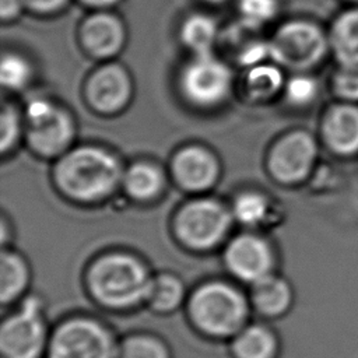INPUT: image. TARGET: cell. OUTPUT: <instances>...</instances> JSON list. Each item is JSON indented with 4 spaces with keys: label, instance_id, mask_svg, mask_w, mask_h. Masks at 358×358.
Segmentation results:
<instances>
[{
    "label": "cell",
    "instance_id": "cell-1",
    "mask_svg": "<svg viewBox=\"0 0 358 358\" xmlns=\"http://www.w3.org/2000/svg\"><path fill=\"white\" fill-rule=\"evenodd\" d=\"M123 169L109 151L81 145L59 157L53 179L57 189L77 201H96L108 197L122 183Z\"/></svg>",
    "mask_w": 358,
    "mask_h": 358
},
{
    "label": "cell",
    "instance_id": "cell-2",
    "mask_svg": "<svg viewBox=\"0 0 358 358\" xmlns=\"http://www.w3.org/2000/svg\"><path fill=\"white\" fill-rule=\"evenodd\" d=\"M151 281L147 267L129 253L103 255L88 271V287L94 298L115 309L147 301Z\"/></svg>",
    "mask_w": 358,
    "mask_h": 358
},
{
    "label": "cell",
    "instance_id": "cell-3",
    "mask_svg": "<svg viewBox=\"0 0 358 358\" xmlns=\"http://www.w3.org/2000/svg\"><path fill=\"white\" fill-rule=\"evenodd\" d=\"M189 315L201 331L220 337L231 336L243 327L248 303L232 285L211 281L193 291L189 301Z\"/></svg>",
    "mask_w": 358,
    "mask_h": 358
},
{
    "label": "cell",
    "instance_id": "cell-4",
    "mask_svg": "<svg viewBox=\"0 0 358 358\" xmlns=\"http://www.w3.org/2000/svg\"><path fill=\"white\" fill-rule=\"evenodd\" d=\"M24 123L29 148L42 157L63 155L74 137L71 116L46 98H34L27 103Z\"/></svg>",
    "mask_w": 358,
    "mask_h": 358
},
{
    "label": "cell",
    "instance_id": "cell-5",
    "mask_svg": "<svg viewBox=\"0 0 358 358\" xmlns=\"http://www.w3.org/2000/svg\"><path fill=\"white\" fill-rule=\"evenodd\" d=\"M109 330L88 317L69 319L57 326L48 341V358H115Z\"/></svg>",
    "mask_w": 358,
    "mask_h": 358
},
{
    "label": "cell",
    "instance_id": "cell-6",
    "mask_svg": "<svg viewBox=\"0 0 358 358\" xmlns=\"http://www.w3.org/2000/svg\"><path fill=\"white\" fill-rule=\"evenodd\" d=\"M232 214L217 200L194 199L180 207L175 217V232L180 242L193 249H210L229 229Z\"/></svg>",
    "mask_w": 358,
    "mask_h": 358
},
{
    "label": "cell",
    "instance_id": "cell-7",
    "mask_svg": "<svg viewBox=\"0 0 358 358\" xmlns=\"http://www.w3.org/2000/svg\"><path fill=\"white\" fill-rule=\"evenodd\" d=\"M232 74L229 67L211 53L194 55L179 74V90L185 99L197 108L220 105L229 94Z\"/></svg>",
    "mask_w": 358,
    "mask_h": 358
},
{
    "label": "cell",
    "instance_id": "cell-8",
    "mask_svg": "<svg viewBox=\"0 0 358 358\" xmlns=\"http://www.w3.org/2000/svg\"><path fill=\"white\" fill-rule=\"evenodd\" d=\"M48 341L42 306L36 298L25 299L21 308L1 323L3 358H39L46 351Z\"/></svg>",
    "mask_w": 358,
    "mask_h": 358
},
{
    "label": "cell",
    "instance_id": "cell-9",
    "mask_svg": "<svg viewBox=\"0 0 358 358\" xmlns=\"http://www.w3.org/2000/svg\"><path fill=\"white\" fill-rule=\"evenodd\" d=\"M270 59L287 69L303 70L315 64L324 52V38L319 28L306 21L282 24L268 41Z\"/></svg>",
    "mask_w": 358,
    "mask_h": 358
},
{
    "label": "cell",
    "instance_id": "cell-10",
    "mask_svg": "<svg viewBox=\"0 0 358 358\" xmlns=\"http://www.w3.org/2000/svg\"><path fill=\"white\" fill-rule=\"evenodd\" d=\"M316 154L313 138L305 131L281 137L267 155L270 175L281 183H295L309 172Z\"/></svg>",
    "mask_w": 358,
    "mask_h": 358
},
{
    "label": "cell",
    "instance_id": "cell-11",
    "mask_svg": "<svg viewBox=\"0 0 358 358\" xmlns=\"http://www.w3.org/2000/svg\"><path fill=\"white\" fill-rule=\"evenodd\" d=\"M224 260L235 277L253 284L271 273L274 257L266 239L255 234H241L228 242Z\"/></svg>",
    "mask_w": 358,
    "mask_h": 358
},
{
    "label": "cell",
    "instance_id": "cell-12",
    "mask_svg": "<svg viewBox=\"0 0 358 358\" xmlns=\"http://www.w3.org/2000/svg\"><path fill=\"white\" fill-rule=\"evenodd\" d=\"M131 96L129 73L119 64L109 63L96 69L87 80L85 98L88 105L101 113L122 110Z\"/></svg>",
    "mask_w": 358,
    "mask_h": 358
},
{
    "label": "cell",
    "instance_id": "cell-13",
    "mask_svg": "<svg viewBox=\"0 0 358 358\" xmlns=\"http://www.w3.org/2000/svg\"><path fill=\"white\" fill-rule=\"evenodd\" d=\"M171 171L175 182L182 189L203 192L215 183L220 165L213 152L199 145H190L175 154Z\"/></svg>",
    "mask_w": 358,
    "mask_h": 358
},
{
    "label": "cell",
    "instance_id": "cell-14",
    "mask_svg": "<svg viewBox=\"0 0 358 358\" xmlns=\"http://www.w3.org/2000/svg\"><path fill=\"white\" fill-rule=\"evenodd\" d=\"M80 42L85 52L96 59L112 57L123 48L124 27L112 14L95 13L81 24Z\"/></svg>",
    "mask_w": 358,
    "mask_h": 358
},
{
    "label": "cell",
    "instance_id": "cell-15",
    "mask_svg": "<svg viewBox=\"0 0 358 358\" xmlns=\"http://www.w3.org/2000/svg\"><path fill=\"white\" fill-rule=\"evenodd\" d=\"M323 136L327 144L338 152H351L358 148V109L336 106L323 122Z\"/></svg>",
    "mask_w": 358,
    "mask_h": 358
},
{
    "label": "cell",
    "instance_id": "cell-16",
    "mask_svg": "<svg viewBox=\"0 0 358 358\" xmlns=\"http://www.w3.org/2000/svg\"><path fill=\"white\" fill-rule=\"evenodd\" d=\"M250 298L259 312L267 316L284 313L292 301V289L282 277L268 274L252 284Z\"/></svg>",
    "mask_w": 358,
    "mask_h": 358
},
{
    "label": "cell",
    "instance_id": "cell-17",
    "mask_svg": "<svg viewBox=\"0 0 358 358\" xmlns=\"http://www.w3.org/2000/svg\"><path fill=\"white\" fill-rule=\"evenodd\" d=\"M122 186L126 193L136 200H151L164 187V175L151 162H136L123 172Z\"/></svg>",
    "mask_w": 358,
    "mask_h": 358
},
{
    "label": "cell",
    "instance_id": "cell-18",
    "mask_svg": "<svg viewBox=\"0 0 358 358\" xmlns=\"http://www.w3.org/2000/svg\"><path fill=\"white\" fill-rule=\"evenodd\" d=\"M232 350L236 358H273L277 341L266 326L248 324L235 334Z\"/></svg>",
    "mask_w": 358,
    "mask_h": 358
},
{
    "label": "cell",
    "instance_id": "cell-19",
    "mask_svg": "<svg viewBox=\"0 0 358 358\" xmlns=\"http://www.w3.org/2000/svg\"><path fill=\"white\" fill-rule=\"evenodd\" d=\"M29 278L28 266L22 256L13 250H3L0 260V301L8 303L25 289Z\"/></svg>",
    "mask_w": 358,
    "mask_h": 358
},
{
    "label": "cell",
    "instance_id": "cell-20",
    "mask_svg": "<svg viewBox=\"0 0 358 358\" xmlns=\"http://www.w3.org/2000/svg\"><path fill=\"white\" fill-rule=\"evenodd\" d=\"M330 41L343 64L358 66V10L348 11L336 21Z\"/></svg>",
    "mask_w": 358,
    "mask_h": 358
},
{
    "label": "cell",
    "instance_id": "cell-21",
    "mask_svg": "<svg viewBox=\"0 0 358 358\" xmlns=\"http://www.w3.org/2000/svg\"><path fill=\"white\" fill-rule=\"evenodd\" d=\"M217 38L218 29L214 20L204 14L187 17L180 27V39L194 55L211 53Z\"/></svg>",
    "mask_w": 358,
    "mask_h": 358
},
{
    "label": "cell",
    "instance_id": "cell-22",
    "mask_svg": "<svg viewBox=\"0 0 358 358\" xmlns=\"http://www.w3.org/2000/svg\"><path fill=\"white\" fill-rule=\"evenodd\" d=\"M282 87V74L278 64L267 62L249 67L245 77L246 94L255 101H266L274 96Z\"/></svg>",
    "mask_w": 358,
    "mask_h": 358
},
{
    "label": "cell",
    "instance_id": "cell-23",
    "mask_svg": "<svg viewBox=\"0 0 358 358\" xmlns=\"http://www.w3.org/2000/svg\"><path fill=\"white\" fill-rule=\"evenodd\" d=\"M185 295L182 281L169 273H161L152 277L147 302L158 312H171L179 306Z\"/></svg>",
    "mask_w": 358,
    "mask_h": 358
},
{
    "label": "cell",
    "instance_id": "cell-24",
    "mask_svg": "<svg viewBox=\"0 0 358 358\" xmlns=\"http://www.w3.org/2000/svg\"><path fill=\"white\" fill-rule=\"evenodd\" d=\"M268 211L270 204L266 196L257 192H243L234 200L231 214L238 222L256 227L267 220Z\"/></svg>",
    "mask_w": 358,
    "mask_h": 358
},
{
    "label": "cell",
    "instance_id": "cell-25",
    "mask_svg": "<svg viewBox=\"0 0 358 358\" xmlns=\"http://www.w3.org/2000/svg\"><path fill=\"white\" fill-rule=\"evenodd\" d=\"M115 358H169V354L158 338L148 334H133L120 343Z\"/></svg>",
    "mask_w": 358,
    "mask_h": 358
},
{
    "label": "cell",
    "instance_id": "cell-26",
    "mask_svg": "<svg viewBox=\"0 0 358 358\" xmlns=\"http://www.w3.org/2000/svg\"><path fill=\"white\" fill-rule=\"evenodd\" d=\"M32 76L31 64L25 57L14 52H4L0 63V81L3 88L17 91L24 88Z\"/></svg>",
    "mask_w": 358,
    "mask_h": 358
},
{
    "label": "cell",
    "instance_id": "cell-27",
    "mask_svg": "<svg viewBox=\"0 0 358 358\" xmlns=\"http://www.w3.org/2000/svg\"><path fill=\"white\" fill-rule=\"evenodd\" d=\"M238 10L241 21L250 27L260 28L275 17L278 3L277 0H239Z\"/></svg>",
    "mask_w": 358,
    "mask_h": 358
},
{
    "label": "cell",
    "instance_id": "cell-28",
    "mask_svg": "<svg viewBox=\"0 0 358 358\" xmlns=\"http://www.w3.org/2000/svg\"><path fill=\"white\" fill-rule=\"evenodd\" d=\"M21 116L14 105L4 103L0 115V150L6 154L21 136Z\"/></svg>",
    "mask_w": 358,
    "mask_h": 358
},
{
    "label": "cell",
    "instance_id": "cell-29",
    "mask_svg": "<svg viewBox=\"0 0 358 358\" xmlns=\"http://www.w3.org/2000/svg\"><path fill=\"white\" fill-rule=\"evenodd\" d=\"M287 99L294 105H305L316 95V83L309 76L296 74L284 84Z\"/></svg>",
    "mask_w": 358,
    "mask_h": 358
},
{
    "label": "cell",
    "instance_id": "cell-30",
    "mask_svg": "<svg viewBox=\"0 0 358 358\" xmlns=\"http://www.w3.org/2000/svg\"><path fill=\"white\" fill-rule=\"evenodd\" d=\"M334 88L345 98H358V66L344 64L334 77Z\"/></svg>",
    "mask_w": 358,
    "mask_h": 358
},
{
    "label": "cell",
    "instance_id": "cell-31",
    "mask_svg": "<svg viewBox=\"0 0 358 358\" xmlns=\"http://www.w3.org/2000/svg\"><path fill=\"white\" fill-rule=\"evenodd\" d=\"M24 6L31 11L39 14H49L55 13L62 8L67 0H22Z\"/></svg>",
    "mask_w": 358,
    "mask_h": 358
},
{
    "label": "cell",
    "instance_id": "cell-32",
    "mask_svg": "<svg viewBox=\"0 0 358 358\" xmlns=\"http://www.w3.org/2000/svg\"><path fill=\"white\" fill-rule=\"evenodd\" d=\"M22 0H0V17L3 21L14 20L22 10Z\"/></svg>",
    "mask_w": 358,
    "mask_h": 358
},
{
    "label": "cell",
    "instance_id": "cell-33",
    "mask_svg": "<svg viewBox=\"0 0 358 358\" xmlns=\"http://www.w3.org/2000/svg\"><path fill=\"white\" fill-rule=\"evenodd\" d=\"M81 3H84L88 7H95V8H105V7H110L115 3H117L119 0H80Z\"/></svg>",
    "mask_w": 358,
    "mask_h": 358
},
{
    "label": "cell",
    "instance_id": "cell-34",
    "mask_svg": "<svg viewBox=\"0 0 358 358\" xmlns=\"http://www.w3.org/2000/svg\"><path fill=\"white\" fill-rule=\"evenodd\" d=\"M206 1H210V3H221V1H225V0H206Z\"/></svg>",
    "mask_w": 358,
    "mask_h": 358
}]
</instances>
